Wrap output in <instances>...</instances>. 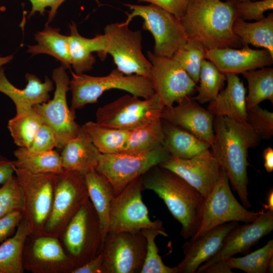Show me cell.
I'll use <instances>...</instances> for the list:
<instances>
[{
    "instance_id": "37",
    "label": "cell",
    "mask_w": 273,
    "mask_h": 273,
    "mask_svg": "<svg viewBox=\"0 0 273 273\" xmlns=\"http://www.w3.org/2000/svg\"><path fill=\"white\" fill-rule=\"evenodd\" d=\"M43 124L41 117L32 108L10 119L8 127L15 144L19 147L28 149Z\"/></svg>"
},
{
    "instance_id": "7",
    "label": "cell",
    "mask_w": 273,
    "mask_h": 273,
    "mask_svg": "<svg viewBox=\"0 0 273 273\" xmlns=\"http://www.w3.org/2000/svg\"><path fill=\"white\" fill-rule=\"evenodd\" d=\"M130 13H126V23L136 16L143 20V29L149 31L155 40L154 54L172 58L187 41L188 37L179 18L160 7L150 4L139 5L125 4Z\"/></svg>"
},
{
    "instance_id": "47",
    "label": "cell",
    "mask_w": 273,
    "mask_h": 273,
    "mask_svg": "<svg viewBox=\"0 0 273 273\" xmlns=\"http://www.w3.org/2000/svg\"><path fill=\"white\" fill-rule=\"evenodd\" d=\"M66 0H29L32 8L29 14V17L39 12L40 15H43L46 8L49 7L51 10L49 13L48 21L46 24H49L55 17L57 10L60 6ZM99 4L98 0H95Z\"/></svg>"
},
{
    "instance_id": "25",
    "label": "cell",
    "mask_w": 273,
    "mask_h": 273,
    "mask_svg": "<svg viewBox=\"0 0 273 273\" xmlns=\"http://www.w3.org/2000/svg\"><path fill=\"white\" fill-rule=\"evenodd\" d=\"M69 28L68 41L71 66L75 74L84 73L91 70L96 62L93 53L97 52L101 60L105 59L106 36L104 34H99L92 38L84 37L79 33L76 24L74 22L69 24Z\"/></svg>"
},
{
    "instance_id": "35",
    "label": "cell",
    "mask_w": 273,
    "mask_h": 273,
    "mask_svg": "<svg viewBox=\"0 0 273 273\" xmlns=\"http://www.w3.org/2000/svg\"><path fill=\"white\" fill-rule=\"evenodd\" d=\"M164 132L161 119L130 131L122 152H144L163 146Z\"/></svg>"
},
{
    "instance_id": "21",
    "label": "cell",
    "mask_w": 273,
    "mask_h": 273,
    "mask_svg": "<svg viewBox=\"0 0 273 273\" xmlns=\"http://www.w3.org/2000/svg\"><path fill=\"white\" fill-rule=\"evenodd\" d=\"M206 50L205 59L224 74H238L271 65L273 56L266 50H254L249 46Z\"/></svg>"
},
{
    "instance_id": "42",
    "label": "cell",
    "mask_w": 273,
    "mask_h": 273,
    "mask_svg": "<svg viewBox=\"0 0 273 273\" xmlns=\"http://www.w3.org/2000/svg\"><path fill=\"white\" fill-rule=\"evenodd\" d=\"M237 18L245 20H261L265 17L264 13L273 9V0L251 1L232 0Z\"/></svg>"
},
{
    "instance_id": "28",
    "label": "cell",
    "mask_w": 273,
    "mask_h": 273,
    "mask_svg": "<svg viewBox=\"0 0 273 273\" xmlns=\"http://www.w3.org/2000/svg\"><path fill=\"white\" fill-rule=\"evenodd\" d=\"M161 120L164 132L163 147L171 156L188 159L210 148L209 143L186 129Z\"/></svg>"
},
{
    "instance_id": "53",
    "label": "cell",
    "mask_w": 273,
    "mask_h": 273,
    "mask_svg": "<svg viewBox=\"0 0 273 273\" xmlns=\"http://www.w3.org/2000/svg\"><path fill=\"white\" fill-rule=\"evenodd\" d=\"M241 1H251V0H241Z\"/></svg>"
},
{
    "instance_id": "10",
    "label": "cell",
    "mask_w": 273,
    "mask_h": 273,
    "mask_svg": "<svg viewBox=\"0 0 273 273\" xmlns=\"http://www.w3.org/2000/svg\"><path fill=\"white\" fill-rule=\"evenodd\" d=\"M170 156L163 146L144 152L101 154L96 169L109 180L117 196L133 180Z\"/></svg>"
},
{
    "instance_id": "1",
    "label": "cell",
    "mask_w": 273,
    "mask_h": 273,
    "mask_svg": "<svg viewBox=\"0 0 273 273\" xmlns=\"http://www.w3.org/2000/svg\"><path fill=\"white\" fill-rule=\"evenodd\" d=\"M213 129L211 151L243 205L249 208L252 205L248 199V150L259 145L260 137L247 122L225 116H215Z\"/></svg>"
},
{
    "instance_id": "46",
    "label": "cell",
    "mask_w": 273,
    "mask_h": 273,
    "mask_svg": "<svg viewBox=\"0 0 273 273\" xmlns=\"http://www.w3.org/2000/svg\"><path fill=\"white\" fill-rule=\"evenodd\" d=\"M156 5L180 19L185 14L189 0H138Z\"/></svg>"
},
{
    "instance_id": "39",
    "label": "cell",
    "mask_w": 273,
    "mask_h": 273,
    "mask_svg": "<svg viewBox=\"0 0 273 273\" xmlns=\"http://www.w3.org/2000/svg\"><path fill=\"white\" fill-rule=\"evenodd\" d=\"M206 49L199 41L188 39L187 42L174 54L172 58L176 61L197 84Z\"/></svg>"
},
{
    "instance_id": "48",
    "label": "cell",
    "mask_w": 273,
    "mask_h": 273,
    "mask_svg": "<svg viewBox=\"0 0 273 273\" xmlns=\"http://www.w3.org/2000/svg\"><path fill=\"white\" fill-rule=\"evenodd\" d=\"M72 273H104L102 252L83 265L75 268Z\"/></svg>"
},
{
    "instance_id": "15",
    "label": "cell",
    "mask_w": 273,
    "mask_h": 273,
    "mask_svg": "<svg viewBox=\"0 0 273 273\" xmlns=\"http://www.w3.org/2000/svg\"><path fill=\"white\" fill-rule=\"evenodd\" d=\"M146 250L141 231L107 233L102 251L104 273H141Z\"/></svg>"
},
{
    "instance_id": "40",
    "label": "cell",
    "mask_w": 273,
    "mask_h": 273,
    "mask_svg": "<svg viewBox=\"0 0 273 273\" xmlns=\"http://www.w3.org/2000/svg\"><path fill=\"white\" fill-rule=\"evenodd\" d=\"M147 241V250L144 264L141 273H177L176 267L166 265L159 254V250L155 243L158 235L167 237L164 228H150L141 230Z\"/></svg>"
},
{
    "instance_id": "9",
    "label": "cell",
    "mask_w": 273,
    "mask_h": 273,
    "mask_svg": "<svg viewBox=\"0 0 273 273\" xmlns=\"http://www.w3.org/2000/svg\"><path fill=\"white\" fill-rule=\"evenodd\" d=\"M24 198V218L31 234L43 235L51 212L56 173H34L14 168Z\"/></svg>"
},
{
    "instance_id": "14",
    "label": "cell",
    "mask_w": 273,
    "mask_h": 273,
    "mask_svg": "<svg viewBox=\"0 0 273 273\" xmlns=\"http://www.w3.org/2000/svg\"><path fill=\"white\" fill-rule=\"evenodd\" d=\"M52 78L56 88L53 98L33 107L41 117L43 124L50 127L57 136L59 148L78 134L80 126L75 120L67 102V93L69 90L70 78L62 66L55 69Z\"/></svg>"
},
{
    "instance_id": "24",
    "label": "cell",
    "mask_w": 273,
    "mask_h": 273,
    "mask_svg": "<svg viewBox=\"0 0 273 273\" xmlns=\"http://www.w3.org/2000/svg\"><path fill=\"white\" fill-rule=\"evenodd\" d=\"M225 74L226 86L209 102L207 110L214 116H225L238 122H247L245 87L236 74Z\"/></svg>"
},
{
    "instance_id": "52",
    "label": "cell",
    "mask_w": 273,
    "mask_h": 273,
    "mask_svg": "<svg viewBox=\"0 0 273 273\" xmlns=\"http://www.w3.org/2000/svg\"><path fill=\"white\" fill-rule=\"evenodd\" d=\"M13 55H9L6 57H1L0 55V67L3 65L9 63L13 59Z\"/></svg>"
},
{
    "instance_id": "2",
    "label": "cell",
    "mask_w": 273,
    "mask_h": 273,
    "mask_svg": "<svg viewBox=\"0 0 273 273\" xmlns=\"http://www.w3.org/2000/svg\"><path fill=\"white\" fill-rule=\"evenodd\" d=\"M144 190L154 192L181 224L184 239L193 237L200 226L205 198L174 172L159 165L142 175Z\"/></svg>"
},
{
    "instance_id": "41",
    "label": "cell",
    "mask_w": 273,
    "mask_h": 273,
    "mask_svg": "<svg viewBox=\"0 0 273 273\" xmlns=\"http://www.w3.org/2000/svg\"><path fill=\"white\" fill-rule=\"evenodd\" d=\"M23 209V193L16 176L13 175L0 188V218Z\"/></svg>"
},
{
    "instance_id": "6",
    "label": "cell",
    "mask_w": 273,
    "mask_h": 273,
    "mask_svg": "<svg viewBox=\"0 0 273 273\" xmlns=\"http://www.w3.org/2000/svg\"><path fill=\"white\" fill-rule=\"evenodd\" d=\"M88 199L83 173L64 169L56 173L52 210L43 235L59 238L71 218Z\"/></svg>"
},
{
    "instance_id": "17",
    "label": "cell",
    "mask_w": 273,
    "mask_h": 273,
    "mask_svg": "<svg viewBox=\"0 0 273 273\" xmlns=\"http://www.w3.org/2000/svg\"><path fill=\"white\" fill-rule=\"evenodd\" d=\"M22 264L32 273H72L75 268L59 238L31 234L24 245Z\"/></svg>"
},
{
    "instance_id": "30",
    "label": "cell",
    "mask_w": 273,
    "mask_h": 273,
    "mask_svg": "<svg viewBox=\"0 0 273 273\" xmlns=\"http://www.w3.org/2000/svg\"><path fill=\"white\" fill-rule=\"evenodd\" d=\"M37 44L29 46L27 52L32 55L47 54L59 61L65 69L71 67L68 35L60 33V29L46 24L44 28L34 35Z\"/></svg>"
},
{
    "instance_id": "5",
    "label": "cell",
    "mask_w": 273,
    "mask_h": 273,
    "mask_svg": "<svg viewBox=\"0 0 273 273\" xmlns=\"http://www.w3.org/2000/svg\"><path fill=\"white\" fill-rule=\"evenodd\" d=\"M104 239L99 217L89 199L71 218L59 238L75 268L100 254Z\"/></svg>"
},
{
    "instance_id": "31",
    "label": "cell",
    "mask_w": 273,
    "mask_h": 273,
    "mask_svg": "<svg viewBox=\"0 0 273 273\" xmlns=\"http://www.w3.org/2000/svg\"><path fill=\"white\" fill-rule=\"evenodd\" d=\"M234 33L243 46L251 44L263 48L273 56V13L253 23L237 18L233 26Z\"/></svg>"
},
{
    "instance_id": "26",
    "label": "cell",
    "mask_w": 273,
    "mask_h": 273,
    "mask_svg": "<svg viewBox=\"0 0 273 273\" xmlns=\"http://www.w3.org/2000/svg\"><path fill=\"white\" fill-rule=\"evenodd\" d=\"M62 149L60 155L63 169L84 174L96 169L101 154L82 126L78 135L68 141Z\"/></svg>"
},
{
    "instance_id": "12",
    "label": "cell",
    "mask_w": 273,
    "mask_h": 273,
    "mask_svg": "<svg viewBox=\"0 0 273 273\" xmlns=\"http://www.w3.org/2000/svg\"><path fill=\"white\" fill-rule=\"evenodd\" d=\"M239 203L234 196L229 178L221 169L220 177L214 188L205 199L200 226L192 239L200 237L212 229L232 221L250 223L259 215Z\"/></svg>"
},
{
    "instance_id": "33",
    "label": "cell",
    "mask_w": 273,
    "mask_h": 273,
    "mask_svg": "<svg viewBox=\"0 0 273 273\" xmlns=\"http://www.w3.org/2000/svg\"><path fill=\"white\" fill-rule=\"evenodd\" d=\"M15 167L34 173H58L63 170L61 155L55 150L34 152L19 147L14 152Z\"/></svg>"
},
{
    "instance_id": "29",
    "label": "cell",
    "mask_w": 273,
    "mask_h": 273,
    "mask_svg": "<svg viewBox=\"0 0 273 273\" xmlns=\"http://www.w3.org/2000/svg\"><path fill=\"white\" fill-rule=\"evenodd\" d=\"M84 176L89 199L99 217L105 237L111 205L116 197L114 188L107 177L95 168L85 173Z\"/></svg>"
},
{
    "instance_id": "19",
    "label": "cell",
    "mask_w": 273,
    "mask_h": 273,
    "mask_svg": "<svg viewBox=\"0 0 273 273\" xmlns=\"http://www.w3.org/2000/svg\"><path fill=\"white\" fill-rule=\"evenodd\" d=\"M159 165L178 175L205 199L213 190L221 173L220 167L209 149L188 159L170 156Z\"/></svg>"
},
{
    "instance_id": "23",
    "label": "cell",
    "mask_w": 273,
    "mask_h": 273,
    "mask_svg": "<svg viewBox=\"0 0 273 273\" xmlns=\"http://www.w3.org/2000/svg\"><path fill=\"white\" fill-rule=\"evenodd\" d=\"M25 78L27 82L25 87L18 88L8 80L4 69L0 67V92L13 101L16 114L25 113L34 105L47 102L49 93L54 88L53 82L47 76L43 82L36 75L30 73L25 75Z\"/></svg>"
},
{
    "instance_id": "16",
    "label": "cell",
    "mask_w": 273,
    "mask_h": 273,
    "mask_svg": "<svg viewBox=\"0 0 273 273\" xmlns=\"http://www.w3.org/2000/svg\"><path fill=\"white\" fill-rule=\"evenodd\" d=\"M147 58L152 65L150 79L164 106H172L194 93L197 84L176 61L151 51H148Z\"/></svg>"
},
{
    "instance_id": "54",
    "label": "cell",
    "mask_w": 273,
    "mask_h": 273,
    "mask_svg": "<svg viewBox=\"0 0 273 273\" xmlns=\"http://www.w3.org/2000/svg\"><path fill=\"white\" fill-rule=\"evenodd\" d=\"M0 273H1V272H0Z\"/></svg>"
},
{
    "instance_id": "22",
    "label": "cell",
    "mask_w": 273,
    "mask_h": 273,
    "mask_svg": "<svg viewBox=\"0 0 273 273\" xmlns=\"http://www.w3.org/2000/svg\"><path fill=\"white\" fill-rule=\"evenodd\" d=\"M239 224L232 221L218 225L204 235L185 242L182 248L185 256L175 266L177 273H195L203 263L219 250L228 233Z\"/></svg>"
},
{
    "instance_id": "49",
    "label": "cell",
    "mask_w": 273,
    "mask_h": 273,
    "mask_svg": "<svg viewBox=\"0 0 273 273\" xmlns=\"http://www.w3.org/2000/svg\"><path fill=\"white\" fill-rule=\"evenodd\" d=\"M15 162L0 155V184H5L15 173Z\"/></svg>"
},
{
    "instance_id": "27",
    "label": "cell",
    "mask_w": 273,
    "mask_h": 273,
    "mask_svg": "<svg viewBox=\"0 0 273 273\" xmlns=\"http://www.w3.org/2000/svg\"><path fill=\"white\" fill-rule=\"evenodd\" d=\"M273 258V240H269L261 248L242 257H230L213 264L199 273H231L232 269H239L247 273H266Z\"/></svg>"
},
{
    "instance_id": "50",
    "label": "cell",
    "mask_w": 273,
    "mask_h": 273,
    "mask_svg": "<svg viewBox=\"0 0 273 273\" xmlns=\"http://www.w3.org/2000/svg\"><path fill=\"white\" fill-rule=\"evenodd\" d=\"M264 166L266 171L271 172L273 171V149L271 147L265 148L263 152Z\"/></svg>"
},
{
    "instance_id": "32",
    "label": "cell",
    "mask_w": 273,
    "mask_h": 273,
    "mask_svg": "<svg viewBox=\"0 0 273 273\" xmlns=\"http://www.w3.org/2000/svg\"><path fill=\"white\" fill-rule=\"evenodd\" d=\"M31 234L24 217L19 223L15 233L0 245L1 273H23L22 253L25 241Z\"/></svg>"
},
{
    "instance_id": "51",
    "label": "cell",
    "mask_w": 273,
    "mask_h": 273,
    "mask_svg": "<svg viewBox=\"0 0 273 273\" xmlns=\"http://www.w3.org/2000/svg\"><path fill=\"white\" fill-rule=\"evenodd\" d=\"M264 210H273V190L270 189L268 191L266 198V203L263 204Z\"/></svg>"
},
{
    "instance_id": "3",
    "label": "cell",
    "mask_w": 273,
    "mask_h": 273,
    "mask_svg": "<svg viewBox=\"0 0 273 273\" xmlns=\"http://www.w3.org/2000/svg\"><path fill=\"white\" fill-rule=\"evenodd\" d=\"M237 19L232 0H189L179 19L188 39L199 41L206 50L240 46L233 26Z\"/></svg>"
},
{
    "instance_id": "11",
    "label": "cell",
    "mask_w": 273,
    "mask_h": 273,
    "mask_svg": "<svg viewBox=\"0 0 273 273\" xmlns=\"http://www.w3.org/2000/svg\"><path fill=\"white\" fill-rule=\"evenodd\" d=\"M125 22L113 23L104 28L107 47L117 69L125 75L136 74L150 79L152 65L142 52V35L133 31Z\"/></svg>"
},
{
    "instance_id": "43",
    "label": "cell",
    "mask_w": 273,
    "mask_h": 273,
    "mask_svg": "<svg viewBox=\"0 0 273 273\" xmlns=\"http://www.w3.org/2000/svg\"><path fill=\"white\" fill-rule=\"evenodd\" d=\"M247 122L260 138L269 139L273 134V113L259 105L247 110Z\"/></svg>"
},
{
    "instance_id": "45",
    "label": "cell",
    "mask_w": 273,
    "mask_h": 273,
    "mask_svg": "<svg viewBox=\"0 0 273 273\" xmlns=\"http://www.w3.org/2000/svg\"><path fill=\"white\" fill-rule=\"evenodd\" d=\"M24 217L23 211H14L0 218V243L12 237Z\"/></svg>"
},
{
    "instance_id": "44",
    "label": "cell",
    "mask_w": 273,
    "mask_h": 273,
    "mask_svg": "<svg viewBox=\"0 0 273 273\" xmlns=\"http://www.w3.org/2000/svg\"><path fill=\"white\" fill-rule=\"evenodd\" d=\"M56 147L59 148L57 136L50 127L43 124L27 149L31 152H41L53 150Z\"/></svg>"
},
{
    "instance_id": "34",
    "label": "cell",
    "mask_w": 273,
    "mask_h": 273,
    "mask_svg": "<svg viewBox=\"0 0 273 273\" xmlns=\"http://www.w3.org/2000/svg\"><path fill=\"white\" fill-rule=\"evenodd\" d=\"M82 127L100 152L104 154L122 152L130 131L105 127L90 121Z\"/></svg>"
},
{
    "instance_id": "38",
    "label": "cell",
    "mask_w": 273,
    "mask_h": 273,
    "mask_svg": "<svg viewBox=\"0 0 273 273\" xmlns=\"http://www.w3.org/2000/svg\"><path fill=\"white\" fill-rule=\"evenodd\" d=\"M226 81L225 74L210 61H203L200 74L198 94L193 99L200 104L214 100L222 89Z\"/></svg>"
},
{
    "instance_id": "8",
    "label": "cell",
    "mask_w": 273,
    "mask_h": 273,
    "mask_svg": "<svg viewBox=\"0 0 273 273\" xmlns=\"http://www.w3.org/2000/svg\"><path fill=\"white\" fill-rule=\"evenodd\" d=\"M164 107L155 93L144 100L126 95L99 107L96 122L107 127L131 130L160 119Z\"/></svg>"
},
{
    "instance_id": "18",
    "label": "cell",
    "mask_w": 273,
    "mask_h": 273,
    "mask_svg": "<svg viewBox=\"0 0 273 273\" xmlns=\"http://www.w3.org/2000/svg\"><path fill=\"white\" fill-rule=\"evenodd\" d=\"M273 230V210H262L253 221L239 224L225 237L221 247L212 257L198 268L199 273L204 268L227 259L238 253L247 254L250 249Z\"/></svg>"
},
{
    "instance_id": "36",
    "label": "cell",
    "mask_w": 273,
    "mask_h": 273,
    "mask_svg": "<svg viewBox=\"0 0 273 273\" xmlns=\"http://www.w3.org/2000/svg\"><path fill=\"white\" fill-rule=\"evenodd\" d=\"M247 80L248 93L246 97L247 110L263 101L269 100L273 103V69L263 67L242 73Z\"/></svg>"
},
{
    "instance_id": "20",
    "label": "cell",
    "mask_w": 273,
    "mask_h": 273,
    "mask_svg": "<svg viewBox=\"0 0 273 273\" xmlns=\"http://www.w3.org/2000/svg\"><path fill=\"white\" fill-rule=\"evenodd\" d=\"M214 117L190 96L182 98L175 106H164L161 115V119L186 129L211 146Z\"/></svg>"
},
{
    "instance_id": "13",
    "label": "cell",
    "mask_w": 273,
    "mask_h": 273,
    "mask_svg": "<svg viewBox=\"0 0 273 273\" xmlns=\"http://www.w3.org/2000/svg\"><path fill=\"white\" fill-rule=\"evenodd\" d=\"M142 175L130 182L113 200L107 233H135L145 229L163 228L160 219L151 220L144 203Z\"/></svg>"
},
{
    "instance_id": "4",
    "label": "cell",
    "mask_w": 273,
    "mask_h": 273,
    "mask_svg": "<svg viewBox=\"0 0 273 273\" xmlns=\"http://www.w3.org/2000/svg\"><path fill=\"white\" fill-rule=\"evenodd\" d=\"M71 74L69 84L72 94L70 108L74 115L76 110L87 104L97 102L98 98L110 89L125 90L144 99L149 98L155 94L149 78L136 74L125 75L117 68L104 76H93L84 73L77 74L73 72Z\"/></svg>"
}]
</instances>
